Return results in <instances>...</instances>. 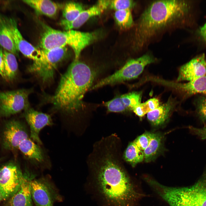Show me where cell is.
I'll use <instances>...</instances> for the list:
<instances>
[{"instance_id":"ac0fdd59","label":"cell","mask_w":206,"mask_h":206,"mask_svg":"<svg viewBox=\"0 0 206 206\" xmlns=\"http://www.w3.org/2000/svg\"><path fill=\"white\" fill-rule=\"evenodd\" d=\"M18 149L32 163L36 165L45 163V153L41 147L30 138L25 139L19 144Z\"/></svg>"},{"instance_id":"9a60e30c","label":"cell","mask_w":206,"mask_h":206,"mask_svg":"<svg viewBox=\"0 0 206 206\" xmlns=\"http://www.w3.org/2000/svg\"><path fill=\"white\" fill-rule=\"evenodd\" d=\"M142 92H133L123 94L104 103L108 112H122L132 110L141 103Z\"/></svg>"},{"instance_id":"4dcf8cb0","label":"cell","mask_w":206,"mask_h":206,"mask_svg":"<svg viewBox=\"0 0 206 206\" xmlns=\"http://www.w3.org/2000/svg\"><path fill=\"white\" fill-rule=\"evenodd\" d=\"M195 103L196 110L199 116L202 120L206 121V97H200Z\"/></svg>"},{"instance_id":"8fae6325","label":"cell","mask_w":206,"mask_h":206,"mask_svg":"<svg viewBox=\"0 0 206 206\" xmlns=\"http://www.w3.org/2000/svg\"><path fill=\"white\" fill-rule=\"evenodd\" d=\"M4 18L18 51L20 52L27 58L32 60L33 62L41 60L43 55L41 50L36 48L25 39L18 29L16 20L13 18L5 15Z\"/></svg>"},{"instance_id":"8992f818","label":"cell","mask_w":206,"mask_h":206,"mask_svg":"<svg viewBox=\"0 0 206 206\" xmlns=\"http://www.w3.org/2000/svg\"><path fill=\"white\" fill-rule=\"evenodd\" d=\"M155 61L154 57L149 54H146L136 58L130 59L121 68L97 83L93 86L92 89L135 79L142 73L146 66Z\"/></svg>"},{"instance_id":"7a4b0ae2","label":"cell","mask_w":206,"mask_h":206,"mask_svg":"<svg viewBox=\"0 0 206 206\" xmlns=\"http://www.w3.org/2000/svg\"><path fill=\"white\" fill-rule=\"evenodd\" d=\"M191 3L178 0L150 3L140 16L135 30L134 48L141 52L169 31L187 25Z\"/></svg>"},{"instance_id":"1f68e13d","label":"cell","mask_w":206,"mask_h":206,"mask_svg":"<svg viewBox=\"0 0 206 206\" xmlns=\"http://www.w3.org/2000/svg\"><path fill=\"white\" fill-rule=\"evenodd\" d=\"M0 75L4 79L6 80L3 59V49L1 47L0 48Z\"/></svg>"},{"instance_id":"d6a6232c","label":"cell","mask_w":206,"mask_h":206,"mask_svg":"<svg viewBox=\"0 0 206 206\" xmlns=\"http://www.w3.org/2000/svg\"><path fill=\"white\" fill-rule=\"evenodd\" d=\"M191 128L195 134L201 137L202 139H206V127L201 128L192 127Z\"/></svg>"},{"instance_id":"6da1fadb","label":"cell","mask_w":206,"mask_h":206,"mask_svg":"<svg viewBox=\"0 0 206 206\" xmlns=\"http://www.w3.org/2000/svg\"><path fill=\"white\" fill-rule=\"evenodd\" d=\"M122 149L120 138L104 137L87 157L88 183L101 206H137L144 197L124 168Z\"/></svg>"},{"instance_id":"9c48e42d","label":"cell","mask_w":206,"mask_h":206,"mask_svg":"<svg viewBox=\"0 0 206 206\" xmlns=\"http://www.w3.org/2000/svg\"><path fill=\"white\" fill-rule=\"evenodd\" d=\"M31 92L22 89L0 92V116H9L29 108L28 97Z\"/></svg>"},{"instance_id":"ffe728a7","label":"cell","mask_w":206,"mask_h":206,"mask_svg":"<svg viewBox=\"0 0 206 206\" xmlns=\"http://www.w3.org/2000/svg\"><path fill=\"white\" fill-rule=\"evenodd\" d=\"M164 84L179 90L188 96L197 94L206 95V74L195 80L186 83L165 81Z\"/></svg>"},{"instance_id":"7402d4cb","label":"cell","mask_w":206,"mask_h":206,"mask_svg":"<svg viewBox=\"0 0 206 206\" xmlns=\"http://www.w3.org/2000/svg\"><path fill=\"white\" fill-rule=\"evenodd\" d=\"M0 46L3 49L18 56V51L14 43L4 15L0 13Z\"/></svg>"},{"instance_id":"484cf974","label":"cell","mask_w":206,"mask_h":206,"mask_svg":"<svg viewBox=\"0 0 206 206\" xmlns=\"http://www.w3.org/2000/svg\"><path fill=\"white\" fill-rule=\"evenodd\" d=\"M114 16L117 24L122 29H129L134 25L130 9L115 11Z\"/></svg>"},{"instance_id":"f546056e","label":"cell","mask_w":206,"mask_h":206,"mask_svg":"<svg viewBox=\"0 0 206 206\" xmlns=\"http://www.w3.org/2000/svg\"><path fill=\"white\" fill-rule=\"evenodd\" d=\"M152 134L149 132H145L138 136L133 142L140 150L144 151L149 143Z\"/></svg>"},{"instance_id":"cb8c5ba5","label":"cell","mask_w":206,"mask_h":206,"mask_svg":"<svg viewBox=\"0 0 206 206\" xmlns=\"http://www.w3.org/2000/svg\"><path fill=\"white\" fill-rule=\"evenodd\" d=\"M124 160L134 167L144 159L143 151L140 150L133 142L128 144L123 153Z\"/></svg>"},{"instance_id":"83f0119b","label":"cell","mask_w":206,"mask_h":206,"mask_svg":"<svg viewBox=\"0 0 206 206\" xmlns=\"http://www.w3.org/2000/svg\"><path fill=\"white\" fill-rule=\"evenodd\" d=\"M159 105V100L154 98L150 99L144 102L140 103L134 108L132 110L138 116L142 117Z\"/></svg>"},{"instance_id":"d4e9b609","label":"cell","mask_w":206,"mask_h":206,"mask_svg":"<svg viewBox=\"0 0 206 206\" xmlns=\"http://www.w3.org/2000/svg\"><path fill=\"white\" fill-rule=\"evenodd\" d=\"M162 136L158 133H152L149 143L144 150V159L146 163L153 161L159 151L161 145Z\"/></svg>"},{"instance_id":"277c9868","label":"cell","mask_w":206,"mask_h":206,"mask_svg":"<svg viewBox=\"0 0 206 206\" xmlns=\"http://www.w3.org/2000/svg\"><path fill=\"white\" fill-rule=\"evenodd\" d=\"M44 31L40 42L41 49L70 47L74 51L75 60H78L82 51L96 38L94 32H81L73 29L62 31L43 25Z\"/></svg>"},{"instance_id":"44dd1931","label":"cell","mask_w":206,"mask_h":206,"mask_svg":"<svg viewBox=\"0 0 206 206\" xmlns=\"http://www.w3.org/2000/svg\"><path fill=\"white\" fill-rule=\"evenodd\" d=\"M23 1L37 13L49 17L55 16L59 9V4L49 0H25Z\"/></svg>"},{"instance_id":"4316f807","label":"cell","mask_w":206,"mask_h":206,"mask_svg":"<svg viewBox=\"0 0 206 206\" xmlns=\"http://www.w3.org/2000/svg\"><path fill=\"white\" fill-rule=\"evenodd\" d=\"M84 9L80 3L74 2H69L65 5L62 12L64 20L69 22L76 19Z\"/></svg>"},{"instance_id":"7c38bea8","label":"cell","mask_w":206,"mask_h":206,"mask_svg":"<svg viewBox=\"0 0 206 206\" xmlns=\"http://www.w3.org/2000/svg\"><path fill=\"white\" fill-rule=\"evenodd\" d=\"M5 126L3 134L4 146L8 150H16L23 140L29 138L27 129L22 123L16 120L9 121Z\"/></svg>"},{"instance_id":"e0dca14e","label":"cell","mask_w":206,"mask_h":206,"mask_svg":"<svg viewBox=\"0 0 206 206\" xmlns=\"http://www.w3.org/2000/svg\"><path fill=\"white\" fill-rule=\"evenodd\" d=\"M25 174L20 186L17 192L11 197V206H33L30 182L33 176Z\"/></svg>"},{"instance_id":"e575fe53","label":"cell","mask_w":206,"mask_h":206,"mask_svg":"<svg viewBox=\"0 0 206 206\" xmlns=\"http://www.w3.org/2000/svg\"><path fill=\"white\" fill-rule=\"evenodd\" d=\"M2 198V197L1 195V194L0 192V201H1V199Z\"/></svg>"},{"instance_id":"d6986e66","label":"cell","mask_w":206,"mask_h":206,"mask_svg":"<svg viewBox=\"0 0 206 206\" xmlns=\"http://www.w3.org/2000/svg\"><path fill=\"white\" fill-rule=\"evenodd\" d=\"M175 103L172 99L169 98L167 102L148 113V120L154 126L162 125L169 118L175 107Z\"/></svg>"},{"instance_id":"5b68a950","label":"cell","mask_w":206,"mask_h":206,"mask_svg":"<svg viewBox=\"0 0 206 206\" xmlns=\"http://www.w3.org/2000/svg\"><path fill=\"white\" fill-rule=\"evenodd\" d=\"M154 191L170 206H206V181L186 187H168L158 183Z\"/></svg>"},{"instance_id":"52a82bcc","label":"cell","mask_w":206,"mask_h":206,"mask_svg":"<svg viewBox=\"0 0 206 206\" xmlns=\"http://www.w3.org/2000/svg\"><path fill=\"white\" fill-rule=\"evenodd\" d=\"M41 50L42 60L33 62L28 71L37 76L43 82H47L53 79L57 66L66 56L68 49L66 47H64Z\"/></svg>"},{"instance_id":"30bf717a","label":"cell","mask_w":206,"mask_h":206,"mask_svg":"<svg viewBox=\"0 0 206 206\" xmlns=\"http://www.w3.org/2000/svg\"><path fill=\"white\" fill-rule=\"evenodd\" d=\"M23 174L16 165L8 164L0 169V192L6 199L13 196L21 184Z\"/></svg>"},{"instance_id":"2e32d148","label":"cell","mask_w":206,"mask_h":206,"mask_svg":"<svg viewBox=\"0 0 206 206\" xmlns=\"http://www.w3.org/2000/svg\"><path fill=\"white\" fill-rule=\"evenodd\" d=\"M110 2V0L98 1L89 9H84L74 21L69 22L62 19L60 25L66 30L78 28L90 18L102 13L109 6Z\"/></svg>"},{"instance_id":"3957f363","label":"cell","mask_w":206,"mask_h":206,"mask_svg":"<svg viewBox=\"0 0 206 206\" xmlns=\"http://www.w3.org/2000/svg\"><path fill=\"white\" fill-rule=\"evenodd\" d=\"M96 73L84 62L74 60L62 76L55 94L49 100L57 109L67 113L78 111L91 87Z\"/></svg>"},{"instance_id":"5bb4252c","label":"cell","mask_w":206,"mask_h":206,"mask_svg":"<svg viewBox=\"0 0 206 206\" xmlns=\"http://www.w3.org/2000/svg\"><path fill=\"white\" fill-rule=\"evenodd\" d=\"M206 74V58L204 54L193 59L180 68L178 82L195 80Z\"/></svg>"},{"instance_id":"603a6c76","label":"cell","mask_w":206,"mask_h":206,"mask_svg":"<svg viewBox=\"0 0 206 206\" xmlns=\"http://www.w3.org/2000/svg\"><path fill=\"white\" fill-rule=\"evenodd\" d=\"M3 56L6 80L13 81L16 78L18 72V65L16 56L4 49Z\"/></svg>"},{"instance_id":"836d02e7","label":"cell","mask_w":206,"mask_h":206,"mask_svg":"<svg viewBox=\"0 0 206 206\" xmlns=\"http://www.w3.org/2000/svg\"><path fill=\"white\" fill-rule=\"evenodd\" d=\"M199 32L202 40L206 44V22L200 27Z\"/></svg>"},{"instance_id":"ba28073f","label":"cell","mask_w":206,"mask_h":206,"mask_svg":"<svg viewBox=\"0 0 206 206\" xmlns=\"http://www.w3.org/2000/svg\"><path fill=\"white\" fill-rule=\"evenodd\" d=\"M33 178L30 181L31 191L36 206H53L55 202L62 201V197L48 178Z\"/></svg>"},{"instance_id":"4fadbf2b","label":"cell","mask_w":206,"mask_h":206,"mask_svg":"<svg viewBox=\"0 0 206 206\" xmlns=\"http://www.w3.org/2000/svg\"><path fill=\"white\" fill-rule=\"evenodd\" d=\"M24 117L30 127V138L38 144H42L39 133L44 127L52 124L51 117L29 107L25 110Z\"/></svg>"},{"instance_id":"f1b7e54d","label":"cell","mask_w":206,"mask_h":206,"mask_svg":"<svg viewBox=\"0 0 206 206\" xmlns=\"http://www.w3.org/2000/svg\"><path fill=\"white\" fill-rule=\"evenodd\" d=\"M135 5V2L130 0H114L110 1V8L116 11L130 9Z\"/></svg>"}]
</instances>
